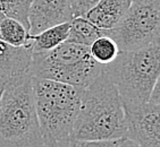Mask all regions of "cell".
<instances>
[{"label": "cell", "instance_id": "6da1fadb", "mask_svg": "<svg viewBox=\"0 0 160 147\" xmlns=\"http://www.w3.org/2000/svg\"><path fill=\"white\" fill-rule=\"evenodd\" d=\"M126 137L123 102L105 70L82 89L81 104L69 146H93L96 141Z\"/></svg>", "mask_w": 160, "mask_h": 147}, {"label": "cell", "instance_id": "7a4b0ae2", "mask_svg": "<svg viewBox=\"0 0 160 147\" xmlns=\"http://www.w3.org/2000/svg\"><path fill=\"white\" fill-rule=\"evenodd\" d=\"M32 84L43 146H69L82 89L35 76Z\"/></svg>", "mask_w": 160, "mask_h": 147}, {"label": "cell", "instance_id": "3957f363", "mask_svg": "<svg viewBox=\"0 0 160 147\" xmlns=\"http://www.w3.org/2000/svg\"><path fill=\"white\" fill-rule=\"evenodd\" d=\"M32 77L25 73L5 79L0 95V146H43Z\"/></svg>", "mask_w": 160, "mask_h": 147}, {"label": "cell", "instance_id": "277c9868", "mask_svg": "<svg viewBox=\"0 0 160 147\" xmlns=\"http://www.w3.org/2000/svg\"><path fill=\"white\" fill-rule=\"evenodd\" d=\"M103 70L116 86L123 105L145 103L160 74V43L120 50L114 61L103 66Z\"/></svg>", "mask_w": 160, "mask_h": 147}, {"label": "cell", "instance_id": "5b68a950", "mask_svg": "<svg viewBox=\"0 0 160 147\" xmlns=\"http://www.w3.org/2000/svg\"><path fill=\"white\" fill-rule=\"evenodd\" d=\"M103 70L90 53L88 45L65 41L55 49L32 53V76L56 80L83 89Z\"/></svg>", "mask_w": 160, "mask_h": 147}, {"label": "cell", "instance_id": "8992f818", "mask_svg": "<svg viewBox=\"0 0 160 147\" xmlns=\"http://www.w3.org/2000/svg\"><path fill=\"white\" fill-rule=\"evenodd\" d=\"M119 50H133L160 43V0H132L115 27L105 30Z\"/></svg>", "mask_w": 160, "mask_h": 147}, {"label": "cell", "instance_id": "52a82bcc", "mask_svg": "<svg viewBox=\"0 0 160 147\" xmlns=\"http://www.w3.org/2000/svg\"><path fill=\"white\" fill-rule=\"evenodd\" d=\"M126 137L136 146H160V103L123 105Z\"/></svg>", "mask_w": 160, "mask_h": 147}, {"label": "cell", "instance_id": "ba28073f", "mask_svg": "<svg viewBox=\"0 0 160 147\" xmlns=\"http://www.w3.org/2000/svg\"><path fill=\"white\" fill-rule=\"evenodd\" d=\"M72 0H32L28 12L30 35L73 19Z\"/></svg>", "mask_w": 160, "mask_h": 147}, {"label": "cell", "instance_id": "9c48e42d", "mask_svg": "<svg viewBox=\"0 0 160 147\" xmlns=\"http://www.w3.org/2000/svg\"><path fill=\"white\" fill-rule=\"evenodd\" d=\"M32 50L30 45L14 46L0 39V77L8 79L22 74L31 73Z\"/></svg>", "mask_w": 160, "mask_h": 147}, {"label": "cell", "instance_id": "30bf717a", "mask_svg": "<svg viewBox=\"0 0 160 147\" xmlns=\"http://www.w3.org/2000/svg\"><path fill=\"white\" fill-rule=\"evenodd\" d=\"M132 0H99L83 17L102 30H110L122 21Z\"/></svg>", "mask_w": 160, "mask_h": 147}, {"label": "cell", "instance_id": "8fae6325", "mask_svg": "<svg viewBox=\"0 0 160 147\" xmlns=\"http://www.w3.org/2000/svg\"><path fill=\"white\" fill-rule=\"evenodd\" d=\"M68 33H69V21H65L46 28L40 33L31 35L30 48L32 50V53L46 52L55 49L56 46L67 41Z\"/></svg>", "mask_w": 160, "mask_h": 147}, {"label": "cell", "instance_id": "7c38bea8", "mask_svg": "<svg viewBox=\"0 0 160 147\" xmlns=\"http://www.w3.org/2000/svg\"><path fill=\"white\" fill-rule=\"evenodd\" d=\"M0 39L14 46L30 45L28 27L19 19L2 15L0 17Z\"/></svg>", "mask_w": 160, "mask_h": 147}, {"label": "cell", "instance_id": "4fadbf2b", "mask_svg": "<svg viewBox=\"0 0 160 147\" xmlns=\"http://www.w3.org/2000/svg\"><path fill=\"white\" fill-rule=\"evenodd\" d=\"M102 35H106L105 30L92 24L83 16L73 17V19L69 21V33L67 41L90 46L93 41Z\"/></svg>", "mask_w": 160, "mask_h": 147}, {"label": "cell", "instance_id": "5bb4252c", "mask_svg": "<svg viewBox=\"0 0 160 147\" xmlns=\"http://www.w3.org/2000/svg\"><path fill=\"white\" fill-rule=\"evenodd\" d=\"M89 48L92 58L102 66L114 61L120 51L116 41L108 35L99 36Z\"/></svg>", "mask_w": 160, "mask_h": 147}, {"label": "cell", "instance_id": "9a60e30c", "mask_svg": "<svg viewBox=\"0 0 160 147\" xmlns=\"http://www.w3.org/2000/svg\"><path fill=\"white\" fill-rule=\"evenodd\" d=\"M32 0H0V12L19 19L28 27V12Z\"/></svg>", "mask_w": 160, "mask_h": 147}, {"label": "cell", "instance_id": "2e32d148", "mask_svg": "<svg viewBox=\"0 0 160 147\" xmlns=\"http://www.w3.org/2000/svg\"><path fill=\"white\" fill-rule=\"evenodd\" d=\"M98 1L99 0H72V8H73L74 17L84 16Z\"/></svg>", "mask_w": 160, "mask_h": 147}, {"label": "cell", "instance_id": "e0dca14e", "mask_svg": "<svg viewBox=\"0 0 160 147\" xmlns=\"http://www.w3.org/2000/svg\"><path fill=\"white\" fill-rule=\"evenodd\" d=\"M149 101L154 102V103H160V74L159 76H158L157 80H156V84H154L153 89L151 92Z\"/></svg>", "mask_w": 160, "mask_h": 147}, {"label": "cell", "instance_id": "ac0fdd59", "mask_svg": "<svg viewBox=\"0 0 160 147\" xmlns=\"http://www.w3.org/2000/svg\"><path fill=\"white\" fill-rule=\"evenodd\" d=\"M3 86H5V79L0 77V95H1V92H2L3 89Z\"/></svg>", "mask_w": 160, "mask_h": 147}]
</instances>
